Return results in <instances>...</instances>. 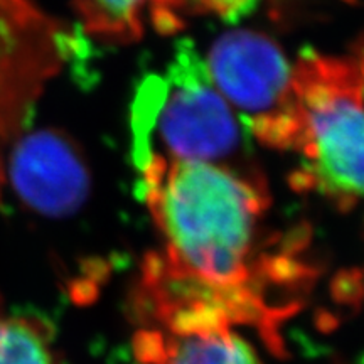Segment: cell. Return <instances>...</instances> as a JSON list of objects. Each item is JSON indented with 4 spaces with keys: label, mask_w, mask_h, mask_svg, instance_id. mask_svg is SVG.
<instances>
[{
    "label": "cell",
    "mask_w": 364,
    "mask_h": 364,
    "mask_svg": "<svg viewBox=\"0 0 364 364\" xmlns=\"http://www.w3.org/2000/svg\"><path fill=\"white\" fill-rule=\"evenodd\" d=\"M361 364H364V358H363V361H361Z\"/></svg>",
    "instance_id": "obj_12"
},
{
    "label": "cell",
    "mask_w": 364,
    "mask_h": 364,
    "mask_svg": "<svg viewBox=\"0 0 364 364\" xmlns=\"http://www.w3.org/2000/svg\"><path fill=\"white\" fill-rule=\"evenodd\" d=\"M135 167L150 156L211 162L258 174L247 161L245 129L209 76L194 44H176L164 71L139 81L130 108Z\"/></svg>",
    "instance_id": "obj_2"
},
{
    "label": "cell",
    "mask_w": 364,
    "mask_h": 364,
    "mask_svg": "<svg viewBox=\"0 0 364 364\" xmlns=\"http://www.w3.org/2000/svg\"><path fill=\"white\" fill-rule=\"evenodd\" d=\"M39 216L78 213L91 191L88 162L70 135L56 129L22 132L6 159V184Z\"/></svg>",
    "instance_id": "obj_6"
},
{
    "label": "cell",
    "mask_w": 364,
    "mask_h": 364,
    "mask_svg": "<svg viewBox=\"0 0 364 364\" xmlns=\"http://www.w3.org/2000/svg\"><path fill=\"white\" fill-rule=\"evenodd\" d=\"M73 53L66 26L36 0H0V142L12 144Z\"/></svg>",
    "instance_id": "obj_5"
},
{
    "label": "cell",
    "mask_w": 364,
    "mask_h": 364,
    "mask_svg": "<svg viewBox=\"0 0 364 364\" xmlns=\"http://www.w3.org/2000/svg\"><path fill=\"white\" fill-rule=\"evenodd\" d=\"M295 66L300 157L292 184L348 211L364 199V80L356 59L309 49Z\"/></svg>",
    "instance_id": "obj_3"
},
{
    "label": "cell",
    "mask_w": 364,
    "mask_h": 364,
    "mask_svg": "<svg viewBox=\"0 0 364 364\" xmlns=\"http://www.w3.org/2000/svg\"><path fill=\"white\" fill-rule=\"evenodd\" d=\"M4 144L0 142V194H2L4 186H6V157H4Z\"/></svg>",
    "instance_id": "obj_10"
},
{
    "label": "cell",
    "mask_w": 364,
    "mask_h": 364,
    "mask_svg": "<svg viewBox=\"0 0 364 364\" xmlns=\"http://www.w3.org/2000/svg\"><path fill=\"white\" fill-rule=\"evenodd\" d=\"M75 11L86 34L108 43H134L147 29L162 36L182 29L171 0H75Z\"/></svg>",
    "instance_id": "obj_8"
},
{
    "label": "cell",
    "mask_w": 364,
    "mask_h": 364,
    "mask_svg": "<svg viewBox=\"0 0 364 364\" xmlns=\"http://www.w3.org/2000/svg\"><path fill=\"white\" fill-rule=\"evenodd\" d=\"M136 169L162 238L145 258L135 304L161 324L250 326L282 351L280 324L294 309L279 290L309 275L294 253L270 252V198L260 174L211 162L150 156Z\"/></svg>",
    "instance_id": "obj_1"
},
{
    "label": "cell",
    "mask_w": 364,
    "mask_h": 364,
    "mask_svg": "<svg viewBox=\"0 0 364 364\" xmlns=\"http://www.w3.org/2000/svg\"><path fill=\"white\" fill-rule=\"evenodd\" d=\"M363 282H364V272H363Z\"/></svg>",
    "instance_id": "obj_11"
},
{
    "label": "cell",
    "mask_w": 364,
    "mask_h": 364,
    "mask_svg": "<svg viewBox=\"0 0 364 364\" xmlns=\"http://www.w3.org/2000/svg\"><path fill=\"white\" fill-rule=\"evenodd\" d=\"M0 364H65L43 318L7 312L0 297Z\"/></svg>",
    "instance_id": "obj_9"
},
{
    "label": "cell",
    "mask_w": 364,
    "mask_h": 364,
    "mask_svg": "<svg viewBox=\"0 0 364 364\" xmlns=\"http://www.w3.org/2000/svg\"><path fill=\"white\" fill-rule=\"evenodd\" d=\"M134 351L142 364H263L253 346L230 326L182 331L142 326Z\"/></svg>",
    "instance_id": "obj_7"
},
{
    "label": "cell",
    "mask_w": 364,
    "mask_h": 364,
    "mask_svg": "<svg viewBox=\"0 0 364 364\" xmlns=\"http://www.w3.org/2000/svg\"><path fill=\"white\" fill-rule=\"evenodd\" d=\"M204 61L243 129L265 147L292 152L300 130L295 66L279 43L235 29L215 41Z\"/></svg>",
    "instance_id": "obj_4"
}]
</instances>
